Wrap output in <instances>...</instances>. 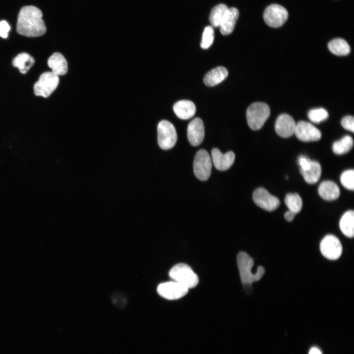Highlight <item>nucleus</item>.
Masks as SVG:
<instances>
[{
	"mask_svg": "<svg viewBox=\"0 0 354 354\" xmlns=\"http://www.w3.org/2000/svg\"><path fill=\"white\" fill-rule=\"evenodd\" d=\"M16 30L19 34L27 37L43 35L46 27L41 11L32 5L23 7L18 14Z\"/></svg>",
	"mask_w": 354,
	"mask_h": 354,
	"instance_id": "obj_1",
	"label": "nucleus"
},
{
	"mask_svg": "<svg viewBox=\"0 0 354 354\" xmlns=\"http://www.w3.org/2000/svg\"><path fill=\"white\" fill-rule=\"evenodd\" d=\"M237 267L241 282L244 285H251L260 280L265 273V269L262 266H258L256 273H253L251 269L254 261L253 258L245 252H240L236 257Z\"/></svg>",
	"mask_w": 354,
	"mask_h": 354,
	"instance_id": "obj_2",
	"label": "nucleus"
},
{
	"mask_svg": "<svg viewBox=\"0 0 354 354\" xmlns=\"http://www.w3.org/2000/svg\"><path fill=\"white\" fill-rule=\"evenodd\" d=\"M270 115L269 106L263 102L251 104L246 111V119L249 127L253 130L260 129Z\"/></svg>",
	"mask_w": 354,
	"mask_h": 354,
	"instance_id": "obj_3",
	"label": "nucleus"
},
{
	"mask_svg": "<svg viewBox=\"0 0 354 354\" xmlns=\"http://www.w3.org/2000/svg\"><path fill=\"white\" fill-rule=\"evenodd\" d=\"M170 277L188 289L195 287L199 283V278L187 265L180 263L175 265L169 271Z\"/></svg>",
	"mask_w": 354,
	"mask_h": 354,
	"instance_id": "obj_4",
	"label": "nucleus"
},
{
	"mask_svg": "<svg viewBox=\"0 0 354 354\" xmlns=\"http://www.w3.org/2000/svg\"><path fill=\"white\" fill-rule=\"evenodd\" d=\"M159 146L164 150L172 148L177 141V133L174 125L166 120L160 121L157 126Z\"/></svg>",
	"mask_w": 354,
	"mask_h": 354,
	"instance_id": "obj_5",
	"label": "nucleus"
},
{
	"mask_svg": "<svg viewBox=\"0 0 354 354\" xmlns=\"http://www.w3.org/2000/svg\"><path fill=\"white\" fill-rule=\"evenodd\" d=\"M59 76L52 71L42 73L34 85V92L36 96L48 97L56 89L59 83Z\"/></svg>",
	"mask_w": 354,
	"mask_h": 354,
	"instance_id": "obj_6",
	"label": "nucleus"
},
{
	"mask_svg": "<svg viewBox=\"0 0 354 354\" xmlns=\"http://www.w3.org/2000/svg\"><path fill=\"white\" fill-rule=\"evenodd\" d=\"M194 173L196 177L202 181L210 177L212 169L211 158L205 149L199 150L196 154L193 163Z\"/></svg>",
	"mask_w": 354,
	"mask_h": 354,
	"instance_id": "obj_7",
	"label": "nucleus"
},
{
	"mask_svg": "<svg viewBox=\"0 0 354 354\" xmlns=\"http://www.w3.org/2000/svg\"><path fill=\"white\" fill-rule=\"evenodd\" d=\"M288 17L287 10L282 6L273 4L266 8L264 13L266 23L269 27L278 28L282 26Z\"/></svg>",
	"mask_w": 354,
	"mask_h": 354,
	"instance_id": "obj_8",
	"label": "nucleus"
},
{
	"mask_svg": "<svg viewBox=\"0 0 354 354\" xmlns=\"http://www.w3.org/2000/svg\"><path fill=\"white\" fill-rule=\"evenodd\" d=\"M320 249L322 254L330 260L339 259L343 250L339 239L331 235H327L324 237L320 243Z\"/></svg>",
	"mask_w": 354,
	"mask_h": 354,
	"instance_id": "obj_9",
	"label": "nucleus"
},
{
	"mask_svg": "<svg viewBox=\"0 0 354 354\" xmlns=\"http://www.w3.org/2000/svg\"><path fill=\"white\" fill-rule=\"evenodd\" d=\"M189 289L176 281H170L161 283L158 286L157 293L162 297L174 300L185 295Z\"/></svg>",
	"mask_w": 354,
	"mask_h": 354,
	"instance_id": "obj_10",
	"label": "nucleus"
},
{
	"mask_svg": "<svg viewBox=\"0 0 354 354\" xmlns=\"http://www.w3.org/2000/svg\"><path fill=\"white\" fill-rule=\"evenodd\" d=\"M253 199L256 205L269 211L276 209L280 205L279 199L263 187L258 188L254 191Z\"/></svg>",
	"mask_w": 354,
	"mask_h": 354,
	"instance_id": "obj_11",
	"label": "nucleus"
},
{
	"mask_svg": "<svg viewBox=\"0 0 354 354\" xmlns=\"http://www.w3.org/2000/svg\"><path fill=\"white\" fill-rule=\"evenodd\" d=\"M295 134L298 140L305 142L317 141L322 137L318 128L305 121H300L296 124Z\"/></svg>",
	"mask_w": 354,
	"mask_h": 354,
	"instance_id": "obj_12",
	"label": "nucleus"
},
{
	"mask_svg": "<svg viewBox=\"0 0 354 354\" xmlns=\"http://www.w3.org/2000/svg\"><path fill=\"white\" fill-rule=\"evenodd\" d=\"M296 123L294 118L289 115L282 114L277 118L275 130L281 137L288 138L295 134Z\"/></svg>",
	"mask_w": 354,
	"mask_h": 354,
	"instance_id": "obj_13",
	"label": "nucleus"
},
{
	"mask_svg": "<svg viewBox=\"0 0 354 354\" xmlns=\"http://www.w3.org/2000/svg\"><path fill=\"white\" fill-rule=\"evenodd\" d=\"M205 136V128L202 120L199 118L193 119L187 127V137L193 146H198L203 142Z\"/></svg>",
	"mask_w": 354,
	"mask_h": 354,
	"instance_id": "obj_14",
	"label": "nucleus"
},
{
	"mask_svg": "<svg viewBox=\"0 0 354 354\" xmlns=\"http://www.w3.org/2000/svg\"><path fill=\"white\" fill-rule=\"evenodd\" d=\"M211 158L216 169L219 171H225L229 169L233 164L235 155L232 151L223 154L218 148H214L211 151Z\"/></svg>",
	"mask_w": 354,
	"mask_h": 354,
	"instance_id": "obj_15",
	"label": "nucleus"
},
{
	"mask_svg": "<svg viewBox=\"0 0 354 354\" xmlns=\"http://www.w3.org/2000/svg\"><path fill=\"white\" fill-rule=\"evenodd\" d=\"M173 110L178 118L181 119H188L194 116L196 113V106L191 101L182 100L174 104Z\"/></svg>",
	"mask_w": 354,
	"mask_h": 354,
	"instance_id": "obj_16",
	"label": "nucleus"
},
{
	"mask_svg": "<svg viewBox=\"0 0 354 354\" xmlns=\"http://www.w3.org/2000/svg\"><path fill=\"white\" fill-rule=\"evenodd\" d=\"M239 16V11L235 7L228 9L220 26L221 33L228 35L232 33Z\"/></svg>",
	"mask_w": 354,
	"mask_h": 354,
	"instance_id": "obj_17",
	"label": "nucleus"
},
{
	"mask_svg": "<svg viewBox=\"0 0 354 354\" xmlns=\"http://www.w3.org/2000/svg\"><path fill=\"white\" fill-rule=\"evenodd\" d=\"M48 65L52 72L58 76L64 75L67 72V61L59 53L56 52L51 55L48 60Z\"/></svg>",
	"mask_w": 354,
	"mask_h": 354,
	"instance_id": "obj_18",
	"label": "nucleus"
},
{
	"mask_svg": "<svg viewBox=\"0 0 354 354\" xmlns=\"http://www.w3.org/2000/svg\"><path fill=\"white\" fill-rule=\"evenodd\" d=\"M319 195L326 201H333L337 199L340 195V190L337 185L330 180L322 182L319 188Z\"/></svg>",
	"mask_w": 354,
	"mask_h": 354,
	"instance_id": "obj_19",
	"label": "nucleus"
},
{
	"mask_svg": "<svg viewBox=\"0 0 354 354\" xmlns=\"http://www.w3.org/2000/svg\"><path fill=\"white\" fill-rule=\"evenodd\" d=\"M228 72L223 66L216 67L205 75L204 82L208 87H213L223 81L228 76Z\"/></svg>",
	"mask_w": 354,
	"mask_h": 354,
	"instance_id": "obj_20",
	"label": "nucleus"
},
{
	"mask_svg": "<svg viewBox=\"0 0 354 354\" xmlns=\"http://www.w3.org/2000/svg\"><path fill=\"white\" fill-rule=\"evenodd\" d=\"M339 227L342 233L348 237H353L354 235V212L348 210L341 217Z\"/></svg>",
	"mask_w": 354,
	"mask_h": 354,
	"instance_id": "obj_21",
	"label": "nucleus"
},
{
	"mask_svg": "<svg viewBox=\"0 0 354 354\" xmlns=\"http://www.w3.org/2000/svg\"><path fill=\"white\" fill-rule=\"evenodd\" d=\"M35 62L34 59L27 53L18 54L13 60L12 64L22 74H26Z\"/></svg>",
	"mask_w": 354,
	"mask_h": 354,
	"instance_id": "obj_22",
	"label": "nucleus"
},
{
	"mask_svg": "<svg viewBox=\"0 0 354 354\" xmlns=\"http://www.w3.org/2000/svg\"><path fill=\"white\" fill-rule=\"evenodd\" d=\"M300 170L305 181L308 184H314L320 179L322 173L321 167L319 162L311 160L310 166L307 170Z\"/></svg>",
	"mask_w": 354,
	"mask_h": 354,
	"instance_id": "obj_23",
	"label": "nucleus"
},
{
	"mask_svg": "<svg viewBox=\"0 0 354 354\" xmlns=\"http://www.w3.org/2000/svg\"><path fill=\"white\" fill-rule=\"evenodd\" d=\"M329 50L333 54L343 56L348 55L351 48L347 42L342 38H335L330 41L327 45Z\"/></svg>",
	"mask_w": 354,
	"mask_h": 354,
	"instance_id": "obj_24",
	"label": "nucleus"
},
{
	"mask_svg": "<svg viewBox=\"0 0 354 354\" xmlns=\"http://www.w3.org/2000/svg\"><path fill=\"white\" fill-rule=\"evenodd\" d=\"M229 8L225 4H219L213 7L209 16V21L213 27H220Z\"/></svg>",
	"mask_w": 354,
	"mask_h": 354,
	"instance_id": "obj_25",
	"label": "nucleus"
},
{
	"mask_svg": "<svg viewBox=\"0 0 354 354\" xmlns=\"http://www.w3.org/2000/svg\"><path fill=\"white\" fill-rule=\"evenodd\" d=\"M353 147V138L349 135H346L340 140L333 143L332 150L336 154L342 155L349 151Z\"/></svg>",
	"mask_w": 354,
	"mask_h": 354,
	"instance_id": "obj_26",
	"label": "nucleus"
},
{
	"mask_svg": "<svg viewBox=\"0 0 354 354\" xmlns=\"http://www.w3.org/2000/svg\"><path fill=\"white\" fill-rule=\"evenodd\" d=\"M285 203L289 209L295 214L299 212L302 208V200L297 193L287 194L285 198Z\"/></svg>",
	"mask_w": 354,
	"mask_h": 354,
	"instance_id": "obj_27",
	"label": "nucleus"
},
{
	"mask_svg": "<svg viewBox=\"0 0 354 354\" xmlns=\"http://www.w3.org/2000/svg\"><path fill=\"white\" fill-rule=\"evenodd\" d=\"M328 117L327 111L323 108H314L308 113V117L310 120L315 123H320L326 119Z\"/></svg>",
	"mask_w": 354,
	"mask_h": 354,
	"instance_id": "obj_28",
	"label": "nucleus"
},
{
	"mask_svg": "<svg viewBox=\"0 0 354 354\" xmlns=\"http://www.w3.org/2000/svg\"><path fill=\"white\" fill-rule=\"evenodd\" d=\"M214 30L211 26H207L204 29L202 34L201 47L202 49H207L212 44L214 40Z\"/></svg>",
	"mask_w": 354,
	"mask_h": 354,
	"instance_id": "obj_29",
	"label": "nucleus"
},
{
	"mask_svg": "<svg viewBox=\"0 0 354 354\" xmlns=\"http://www.w3.org/2000/svg\"><path fill=\"white\" fill-rule=\"evenodd\" d=\"M340 181L342 185L349 190L354 189V171L348 170L342 173L340 177Z\"/></svg>",
	"mask_w": 354,
	"mask_h": 354,
	"instance_id": "obj_30",
	"label": "nucleus"
},
{
	"mask_svg": "<svg viewBox=\"0 0 354 354\" xmlns=\"http://www.w3.org/2000/svg\"><path fill=\"white\" fill-rule=\"evenodd\" d=\"M342 127L352 132H354V118L352 116L344 117L341 121Z\"/></svg>",
	"mask_w": 354,
	"mask_h": 354,
	"instance_id": "obj_31",
	"label": "nucleus"
},
{
	"mask_svg": "<svg viewBox=\"0 0 354 354\" xmlns=\"http://www.w3.org/2000/svg\"><path fill=\"white\" fill-rule=\"evenodd\" d=\"M297 162L299 165V170H307L310 166L311 160L306 156L301 155L298 157Z\"/></svg>",
	"mask_w": 354,
	"mask_h": 354,
	"instance_id": "obj_32",
	"label": "nucleus"
},
{
	"mask_svg": "<svg viewBox=\"0 0 354 354\" xmlns=\"http://www.w3.org/2000/svg\"><path fill=\"white\" fill-rule=\"evenodd\" d=\"M10 27L8 23L2 20L0 22V36L6 38L8 36V33L10 30Z\"/></svg>",
	"mask_w": 354,
	"mask_h": 354,
	"instance_id": "obj_33",
	"label": "nucleus"
},
{
	"mask_svg": "<svg viewBox=\"0 0 354 354\" xmlns=\"http://www.w3.org/2000/svg\"><path fill=\"white\" fill-rule=\"evenodd\" d=\"M295 214L289 210L284 214V218L286 221L291 222L294 219Z\"/></svg>",
	"mask_w": 354,
	"mask_h": 354,
	"instance_id": "obj_34",
	"label": "nucleus"
},
{
	"mask_svg": "<svg viewBox=\"0 0 354 354\" xmlns=\"http://www.w3.org/2000/svg\"><path fill=\"white\" fill-rule=\"evenodd\" d=\"M309 354H322V353L318 348L313 347L310 349Z\"/></svg>",
	"mask_w": 354,
	"mask_h": 354,
	"instance_id": "obj_35",
	"label": "nucleus"
}]
</instances>
